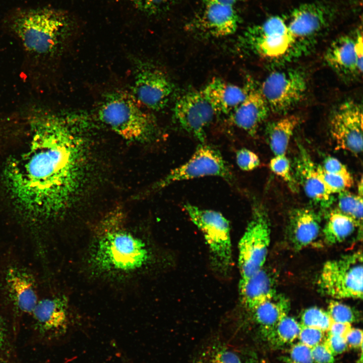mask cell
Returning <instances> with one entry per match:
<instances>
[{"mask_svg":"<svg viewBox=\"0 0 363 363\" xmlns=\"http://www.w3.org/2000/svg\"><path fill=\"white\" fill-rule=\"evenodd\" d=\"M239 291L243 304L251 312L277 294L273 278L263 268L239 283Z\"/></svg>","mask_w":363,"mask_h":363,"instance_id":"7402d4cb","label":"cell"},{"mask_svg":"<svg viewBox=\"0 0 363 363\" xmlns=\"http://www.w3.org/2000/svg\"><path fill=\"white\" fill-rule=\"evenodd\" d=\"M36 131L29 148L7 168L8 189L18 206L44 219L64 210L83 178L85 142L77 126L55 119Z\"/></svg>","mask_w":363,"mask_h":363,"instance_id":"6da1fadb","label":"cell"},{"mask_svg":"<svg viewBox=\"0 0 363 363\" xmlns=\"http://www.w3.org/2000/svg\"><path fill=\"white\" fill-rule=\"evenodd\" d=\"M328 65L339 75L349 77L360 74L355 52V37L342 36L334 41L324 56Z\"/></svg>","mask_w":363,"mask_h":363,"instance_id":"603a6c76","label":"cell"},{"mask_svg":"<svg viewBox=\"0 0 363 363\" xmlns=\"http://www.w3.org/2000/svg\"><path fill=\"white\" fill-rule=\"evenodd\" d=\"M332 321L327 312L317 307L305 310L301 315L300 324L328 332Z\"/></svg>","mask_w":363,"mask_h":363,"instance_id":"f1b7e54d","label":"cell"},{"mask_svg":"<svg viewBox=\"0 0 363 363\" xmlns=\"http://www.w3.org/2000/svg\"><path fill=\"white\" fill-rule=\"evenodd\" d=\"M0 363H7L4 359L0 358Z\"/></svg>","mask_w":363,"mask_h":363,"instance_id":"bcb514c9","label":"cell"},{"mask_svg":"<svg viewBox=\"0 0 363 363\" xmlns=\"http://www.w3.org/2000/svg\"><path fill=\"white\" fill-rule=\"evenodd\" d=\"M351 328V324L332 322L327 333L345 337Z\"/></svg>","mask_w":363,"mask_h":363,"instance_id":"b9f144b4","label":"cell"},{"mask_svg":"<svg viewBox=\"0 0 363 363\" xmlns=\"http://www.w3.org/2000/svg\"><path fill=\"white\" fill-rule=\"evenodd\" d=\"M322 167L329 173L340 175L347 178L352 177L346 166L338 159L333 157H327Z\"/></svg>","mask_w":363,"mask_h":363,"instance_id":"f35d334b","label":"cell"},{"mask_svg":"<svg viewBox=\"0 0 363 363\" xmlns=\"http://www.w3.org/2000/svg\"><path fill=\"white\" fill-rule=\"evenodd\" d=\"M270 226L262 206H254L252 214L238 245L239 282L263 268L270 243Z\"/></svg>","mask_w":363,"mask_h":363,"instance_id":"52a82bcc","label":"cell"},{"mask_svg":"<svg viewBox=\"0 0 363 363\" xmlns=\"http://www.w3.org/2000/svg\"><path fill=\"white\" fill-rule=\"evenodd\" d=\"M320 228V218L313 211L300 208L291 213L288 231L295 249L300 250L312 243L318 236Z\"/></svg>","mask_w":363,"mask_h":363,"instance_id":"44dd1931","label":"cell"},{"mask_svg":"<svg viewBox=\"0 0 363 363\" xmlns=\"http://www.w3.org/2000/svg\"><path fill=\"white\" fill-rule=\"evenodd\" d=\"M260 88L270 111L283 113L302 99L307 89V81L301 72L288 69L270 74Z\"/></svg>","mask_w":363,"mask_h":363,"instance_id":"30bf717a","label":"cell"},{"mask_svg":"<svg viewBox=\"0 0 363 363\" xmlns=\"http://www.w3.org/2000/svg\"><path fill=\"white\" fill-rule=\"evenodd\" d=\"M121 213L113 212L103 221L89 261L100 273L127 274L141 270L150 259L146 244L127 230Z\"/></svg>","mask_w":363,"mask_h":363,"instance_id":"7a4b0ae2","label":"cell"},{"mask_svg":"<svg viewBox=\"0 0 363 363\" xmlns=\"http://www.w3.org/2000/svg\"><path fill=\"white\" fill-rule=\"evenodd\" d=\"M208 176H218L229 183L233 182L231 170L220 152L202 143L187 162L171 170L155 187L159 189L175 182Z\"/></svg>","mask_w":363,"mask_h":363,"instance_id":"9c48e42d","label":"cell"},{"mask_svg":"<svg viewBox=\"0 0 363 363\" xmlns=\"http://www.w3.org/2000/svg\"><path fill=\"white\" fill-rule=\"evenodd\" d=\"M348 347L354 349H361L362 332L359 328H351L345 337Z\"/></svg>","mask_w":363,"mask_h":363,"instance_id":"60d3db41","label":"cell"},{"mask_svg":"<svg viewBox=\"0 0 363 363\" xmlns=\"http://www.w3.org/2000/svg\"><path fill=\"white\" fill-rule=\"evenodd\" d=\"M269 166L275 174L287 182L292 183L290 161L286 154L274 155L270 161Z\"/></svg>","mask_w":363,"mask_h":363,"instance_id":"d6a6232c","label":"cell"},{"mask_svg":"<svg viewBox=\"0 0 363 363\" xmlns=\"http://www.w3.org/2000/svg\"><path fill=\"white\" fill-rule=\"evenodd\" d=\"M323 343L334 355L340 354L348 348L345 337L328 334Z\"/></svg>","mask_w":363,"mask_h":363,"instance_id":"74e56055","label":"cell"},{"mask_svg":"<svg viewBox=\"0 0 363 363\" xmlns=\"http://www.w3.org/2000/svg\"><path fill=\"white\" fill-rule=\"evenodd\" d=\"M205 8L200 26L208 34L222 37L234 33L238 18L233 5L204 0Z\"/></svg>","mask_w":363,"mask_h":363,"instance_id":"ac0fdd59","label":"cell"},{"mask_svg":"<svg viewBox=\"0 0 363 363\" xmlns=\"http://www.w3.org/2000/svg\"><path fill=\"white\" fill-rule=\"evenodd\" d=\"M318 175L326 191L330 195L346 191L353 185V178L329 173L321 166H317Z\"/></svg>","mask_w":363,"mask_h":363,"instance_id":"f546056e","label":"cell"},{"mask_svg":"<svg viewBox=\"0 0 363 363\" xmlns=\"http://www.w3.org/2000/svg\"><path fill=\"white\" fill-rule=\"evenodd\" d=\"M246 91L244 100L230 113V120L235 126L254 136L270 109L260 88L250 83Z\"/></svg>","mask_w":363,"mask_h":363,"instance_id":"e0dca14e","label":"cell"},{"mask_svg":"<svg viewBox=\"0 0 363 363\" xmlns=\"http://www.w3.org/2000/svg\"><path fill=\"white\" fill-rule=\"evenodd\" d=\"M330 18L328 9L319 3L304 4L291 12L286 25L297 54L327 27Z\"/></svg>","mask_w":363,"mask_h":363,"instance_id":"4fadbf2b","label":"cell"},{"mask_svg":"<svg viewBox=\"0 0 363 363\" xmlns=\"http://www.w3.org/2000/svg\"><path fill=\"white\" fill-rule=\"evenodd\" d=\"M361 199L362 196L353 194L346 190L339 193L338 211L352 218L356 206Z\"/></svg>","mask_w":363,"mask_h":363,"instance_id":"d590c367","label":"cell"},{"mask_svg":"<svg viewBox=\"0 0 363 363\" xmlns=\"http://www.w3.org/2000/svg\"><path fill=\"white\" fill-rule=\"evenodd\" d=\"M296 165V173L308 197L322 206L330 205L332 201V195L326 191L320 179L317 166L301 146H299Z\"/></svg>","mask_w":363,"mask_h":363,"instance_id":"d6986e66","label":"cell"},{"mask_svg":"<svg viewBox=\"0 0 363 363\" xmlns=\"http://www.w3.org/2000/svg\"><path fill=\"white\" fill-rule=\"evenodd\" d=\"M362 35L359 31L355 36V52L357 68L360 74H361L362 71Z\"/></svg>","mask_w":363,"mask_h":363,"instance_id":"7bdbcfd3","label":"cell"},{"mask_svg":"<svg viewBox=\"0 0 363 363\" xmlns=\"http://www.w3.org/2000/svg\"><path fill=\"white\" fill-rule=\"evenodd\" d=\"M301 325L288 315L278 323L268 342L274 347H281L293 342L297 339Z\"/></svg>","mask_w":363,"mask_h":363,"instance_id":"83f0119b","label":"cell"},{"mask_svg":"<svg viewBox=\"0 0 363 363\" xmlns=\"http://www.w3.org/2000/svg\"><path fill=\"white\" fill-rule=\"evenodd\" d=\"M40 333L50 337L64 334L69 325L67 298L55 296L39 300L31 314Z\"/></svg>","mask_w":363,"mask_h":363,"instance_id":"2e32d148","label":"cell"},{"mask_svg":"<svg viewBox=\"0 0 363 363\" xmlns=\"http://www.w3.org/2000/svg\"><path fill=\"white\" fill-rule=\"evenodd\" d=\"M258 360L238 345L216 340L203 347L193 363H256Z\"/></svg>","mask_w":363,"mask_h":363,"instance_id":"d4e9b609","label":"cell"},{"mask_svg":"<svg viewBox=\"0 0 363 363\" xmlns=\"http://www.w3.org/2000/svg\"><path fill=\"white\" fill-rule=\"evenodd\" d=\"M99 120L126 140L145 141L157 132L156 122L135 98L128 93L115 91L108 94L99 107Z\"/></svg>","mask_w":363,"mask_h":363,"instance_id":"277c9868","label":"cell"},{"mask_svg":"<svg viewBox=\"0 0 363 363\" xmlns=\"http://www.w3.org/2000/svg\"><path fill=\"white\" fill-rule=\"evenodd\" d=\"M133 96L142 105L153 110L167 105L173 85L165 74L154 66L140 62L136 66Z\"/></svg>","mask_w":363,"mask_h":363,"instance_id":"7c38bea8","label":"cell"},{"mask_svg":"<svg viewBox=\"0 0 363 363\" xmlns=\"http://www.w3.org/2000/svg\"><path fill=\"white\" fill-rule=\"evenodd\" d=\"M256 363H263V362L259 360H258V361H257Z\"/></svg>","mask_w":363,"mask_h":363,"instance_id":"7dc6e473","label":"cell"},{"mask_svg":"<svg viewBox=\"0 0 363 363\" xmlns=\"http://www.w3.org/2000/svg\"><path fill=\"white\" fill-rule=\"evenodd\" d=\"M289 308L288 299L276 294L251 312L258 334L262 340L268 342L278 323L288 315Z\"/></svg>","mask_w":363,"mask_h":363,"instance_id":"cb8c5ba5","label":"cell"},{"mask_svg":"<svg viewBox=\"0 0 363 363\" xmlns=\"http://www.w3.org/2000/svg\"><path fill=\"white\" fill-rule=\"evenodd\" d=\"M139 11L150 15L165 9L171 0H130Z\"/></svg>","mask_w":363,"mask_h":363,"instance_id":"8d00e7d4","label":"cell"},{"mask_svg":"<svg viewBox=\"0 0 363 363\" xmlns=\"http://www.w3.org/2000/svg\"><path fill=\"white\" fill-rule=\"evenodd\" d=\"M285 360L286 363H314L311 348L299 342L291 346Z\"/></svg>","mask_w":363,"mask_h":363,"instance_id":"1f68e13d","label":"cell"},{"mask_svg":"<svg viewBox=\"0 0 363 363\" xmlns=\"http://www.w3.org/2000/svg\"><path fill=\"white\" fill-rule=\"evenodd\" d=\"M216 113H231L242 102L246 88L214 78L201 89Z\"/></svg>","mask_w":363,"mask_h":363,"instance_id":"ffe728a7","label":"cell"},{"mask_svg":"<svg viewBox=\"0 0 363 363\" xmlns=\"http://www.w3.org/2000/svg\"><path fill=\"white\" fill-rule=\"evenodd\" d=\"M69 14L49 7L18 8L9 13L4 24L28 51L38 54L53 52L73 25Z\"/></svg>","mask_w":363,"mask_h":363,"instance_id":"3957f363","label":"cell"},{"mask_svg":"<svg viewBox=\"0 0 363 363\" xmlns=\"http://www.w3.org/2000/svg\"><path fill=\"white\" fill-rule=\"evenodd\" d=\"M325 333L317 328L301 326L297 339L299 342L312 348L324 341Z\"/></svg>","mask_w":363,"mask_h":363,"instance_id":"836d02e7","label":"cell"},{"mask_svg":"<svg viewBox=\"0 0 363 363\" xmlns=\"http://www.w3.org/2000/svg\"><path fill=\"white\" fill-rule=\"evenodd\" d=\"M236 161L240 169L247 171L255 169L260 164L259 156L247 148H241L237 151Z\"/></svg>","mask_w":363,"mask_h":363,"instance_id":"e575fe53","label":"cell"},{"mask_svg":"<svg viewBox=\"0 0 363 363\" xmlns=\"http://www.w3.org/2000/svg\"><path fill=\"white\" fill-rule=\"evenodd\" d=\"M244 41L256 54L270 60L298 54L286 22L279 16L271 17L262 23L248 28Z\"/></svg>","mask_w":363,"mask_h":363,"instance_id":"ba28073f","label":"cell"},{"mask_svg":"<svg viewBox=\"0 0 363 363\" xmlns=\"http://www.w3.org/2000/svg\"><path fill=\"white\" fill-rule=\"evenodd\" d=\"M331 135L336 148L354 155L362 150V109L359 103L346 101L338 106L330 121Z\"/></svg>","mask_w":363,"mask_h":363,"instance_id":"8fae6325","label":"cell"},{"mask_svg":"<svg viewBox=\"0 0 363 363\" xmlns=\"http://www.w3.org/2000/svg\"><path fill=\"white\" fill-rule=\"evenodd\" d=\"M299 121L298 116L289 115L268 125L266 130L267 139L274 155L286 154L290 139Z\"/></svg>","mask_w":363,"mask_h":363,"instance_id":"484cf974","label":"cell"},{"mask_svg":"<svg viewBox=\"0 0 363 363\" xmlns=\"http://www.w3.org/2000/svg\"><path fill=\"white\" fill-rule=\"evenodd\" d=\"M216 114L201 90L183 95L175 102L173 111L177 124L202 143L205 140L206 129Z\"/></svg>","mask_w":363,"mask_h":363,"instance_id":"5bb4252c","label":"cell"},{"mask_svg":"<svg viewBox=\"0 0 363 363\" xmlns=\"http://www.w3.org/2000/svg\"><path fill=\"white\" fill-rule=\"evenodd\" d=\"M312 354L314 363H334V356L323 342L312 348Z\"/></svg>","mask_w":363,"mask_h":363,"instance_id":"ab89813d","label":"cell"},{"mask_svg":"<svg viewBox=\"0 0 363 363\" xmlns=\"http://www.w3.org/2000/svg\"><path fill=\"white\" fill-rule=\"evenodd\" d=\"M362 255L356 252L327 261L318 284L320 290L336 299L362 298Z\"/></svg>","mask_w":363,"mask_h":363,"instance_id":"8992f818","label":"cell"},{"mask_svg":"<svg viewBox=\"0 0 363 363\" xmlns=\"http://www.w3.org/2000/svg\"><path fill=\"white\" fill-rule=\"evenodd\" d=\"M332 322L352 324L359 320L358 313L350 307L335 300H331L327 311Z\"/></svg>","mask_w":363,"mask_h":363,"instance_id":"4dcf8cb0","label":"cell"},{"mask_svg":"<svg viewBox=\"0 0 363 363\" xmlns=\"http://www.w3.org/2000/svg\"><path fill=\"white\" fill-rule=\"evenodd\" d=\"M358 226L359 224L351 217L338 210L332 211L323 229L324 239L329 245L343 242L354 232Z\"/></svg>","mask_w":363,"mask_h":363,"instance_id":"4316f807","label":"cell"},{"mask_svg":"<svg viewBox=\"0 0 363 363\" xmlns=\"http://www.w3.org/2000/svg\"><path fill=\"white\" fill-rule=\"evenodd\" d=\"M184 207L204 237L214 269L226 275L231 270L232 264L228 220L216 211L202 209L188 203L184 204Z\"/></svg>","mask_w":363,"mask_h":363,"instance_id":"5b68a950","label":"cell"},{"mask_svg":"<svg viewBox=\"0 0 363 363\" xmlns=\"http://www.w3.org/2000/svg\"><path fill=\"white\" fill-rule=\"evenodd\" d=\"M209 1H213L223 4H229L231 5H234L235 3L238 1V0H209Z\"/></svg>","mask_w":363,"mask_h":363,"instance_id":"f6af8a7d","label":"cell"},{"mask_svg":"<svg viewBox=\"0 0 363 363\" xmlns=\"http://www.w3.org/2000/svg\"><path fill=\"white\" fill-rule=\"evenodd\" d=\"M6 339V329L4 324L0 317V346L3 345Z\"/></svg>","mask_w":363,"mask_h":363,"instance_id":"ee69618b","label":"cell"},{"mask_svg":"<svg viewBox=\"0 0 363 363\" xmlns=\"http://www.w3.org/2000/svg\"><path fill=\"white\" fill-rule=\"evenodd\" d=\"M6 294L13 310L21 314H31L39 301L36 281L32 273L20 266L6 270Z\"/></svg>","mask_w":363,"mask_h":363,"instance_id":"9a60e30c","label":"cell"}]
</instances>
